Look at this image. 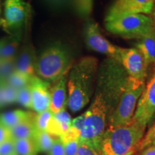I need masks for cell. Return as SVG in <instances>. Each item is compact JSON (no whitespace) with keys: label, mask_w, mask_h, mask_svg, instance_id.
I'll list each match as a JSON object with an SVG mask.
<instances>
[{"label":"cell","mask_w":155,"mask_h":155,"mask_svg":"<svg viewBox=\"0 0 155 155\" xmlns=\"http://www.w3.org/2000/svg\"><path fill=\"white\" fill-rule=\"evenodd\" d=\"M55 138L46 131L37 130L33 139L38 147L39 152H48L53 144Z\"/></svg>","instance_id":"24"},{"label":"cell","mask_w":155,"mask_h":155,"mask_svg":"<svg viewBox=\"0 0 155 155\" xmlns=\"http://www.w3.org/2000/svg\"><path fill=\"white\" fill-rule=\"evenodd\" d=\"M154 7H155V3H154Z\"/></svg>","instance_id":"44"},{"label":"cell","mask_w":155,"mask_h":155,"mask_svg":"<svg viewBox=\"0 0 155 155\" xmlns=\"http://www.w3.org/2000/svg\"><path fill=\"white\" fill-rule=\"evenodd\" d=\"M48 155H65L63 144L60 137H56L55 139L53 144L48 151Z\"/></svg>","instance_id":"33"},{"label":"cell","mask_w":155,"mask_h":155,"mask_svg":"<svg viewBox=\"0 0 155 155\" xmlns=\"http://www.w3.org/2000/svg\"><path fill=\"white\" fill-rule=\"evenodd\" d=\"M30 87L32 95L31 108L38 113L49 109L51 83L34 75L31 78Z\"/></svg>","instance_id":"13"},{"label":"cell","mask_w":155,"mask_h":155,"mask_svg":"<svg viewBox=\"0 0 155 155\" xmlns=\"http://www.w3.org/2000/svg\"><path fill=\"white\" fill-rule=\"evenodd\" d=\"M28 5L23 0H6L4 29L10 34L22 30L28 19Z\"/></svg>","instance_id":"11"},{"label":"cell","mask_w":155,"mask_h":155,"mask_svg":"<svg viewBox=\"0 0 155 155\" xmlns=\"http://www.w3.org/2000/svg\"><path fill=\"white\" fill-rule=\"evenodd\" d=\"M17 102L26 108H31L32 106V95L30 84L17 90Z\"/></svg>","instance_id":"27"},{"label":"cell","mask_w":155,"mask_h":155,"mask_svg":"<svg viewBox=\"0 0 155 155\" xmlns=\"http://www.w3.org/2000/svg\"><path fill=\"white\" fill-rule=\"evenodd\" d=\"M140 155H155V144L147 147L142 150Z\"/></svg>","instance_id":"36"},{"label":"cell","mask_w":155,"mask_h":155,"mask_svg":"<svg viewBox=\"0 0 155 155\" xmlns=\"http://www.w3.org/2000/svg\"><path fill=\"white\" fill-rule=\"evenodd\" d=\"M155 144V142H154V144Z\"/></svg>","instance_id":"43"},{"label":"cell","mask_w":155,"mask_h":155,"mask_svg":"<svg viewBox=\"0 0 155 155\" xmlns=\"http://www.w3.org/2000/svg\"><path fill=\"white\" fill-rule=\"evenodd\" d=\"M71 116L65 109L53 114L48 123L46 131L55 137H61L68 130L71 126Z\"/></svg>","instance_id":"16"},{"label":"cell","mask_w":155,"mask_h":155,"mask_svg":"<svg viewBox=\"0 0 155 155\" xmlns=\"http://www.w3.org/2000/svg\"><path fill=\"white\" fill-rule=\"evenodd\" d=\"M108 118L107 104L99 94L95 92L91 105L85 112L84 125L80 140L88 141L99 152V144L106 131Z\"/></svg>","instance_id":"5"},{"label":"cell","mask_w":155,"mask_h":155,"mask_svg":"<svg viewBox=\"0 0 155 155\" xmlns=\"http://www.w3.org/2000/svg\"><path fill=\"white\" fill-rule=\"evenodd\" d=\"M128 77L121 63L111 58H106L98 67L95 92L99 94L107 104L108 118L117 106Z\"/></svg>","instance_id":"3"},{"label":"cell","mask_w":155,"mask_h":155,"mask_svg":"<svg viewBox=\"0 0 155 155\" xmlns=\"http://www.w3.org/2000/svg\"><path fill=\"white\" fill-rule=\"evenodd\" d=\"M76 155H101V154L88 141L80 140Z\"/></svg>","instance_id":"30"},{"label":"cell","mask_w":155,"mask_h":155,"mask_svg":"<svg viewBox=\"0 0 155 155\" xmlns=\"http://www.w3.org/2000/svg\"><path fill=\"white\" fill-rule=\"evenodd\" d=\"M15 149L18 154L37 155L39 152L38 147L33 138L21 139L15 140Z\"/></svg>","instance_id":"22"},{"label":"cell","mask_w":155,"mask_h":155,"mask_svg":"<svg viewBox=\"0 0 155 155\" xmlns=\"http://www.w3.org/2000/svg\"><path fill=\"white\" fill-rule=\"evenodd\" d=\"M155 0H115L106 15L105 22L128 15H150Z\"/></svg>","instance_id":"10"},{"label":"cell","mask_w":155,"mask_h":155,"mask_svg":"<svg viewBox=\"0 0 155 155\" xmlns=\"http://www.w3.org/2000/svg\"><path fill=\"white\" fill-rule=\"evenodd\" d=\"M120 63L129 76L146 81L149 66L137 48H125L121 54Z\"/></svg>","instance_id":"12"},{"label":"cell","mask_w":155,"mask_h":155,"mask_svg":"<svg viewBox=\"0 0 155 155\" xmlns=\"http://www.w3.org/2000/svg\"><path fill=\"white\" fill-rule=\"evenodd\" d=\"M149 66H152V71H148V73H152L147 83H145L133 117L134 121L145 127L150 124L155 114V61Z\"/></svg>","instance_id":"8"},{"label":"cell","mask_w":155,"mask_h":155,"mask_svg":"<svg viewBox=\"0 0 155 155\" xmlns=\"http://www.w3.org/2000/svg\"><path fill=\"white\" fill-rule=\"evenodd\" d=\"M22 40V30L17 31L10 35L2 39V60H15Z\"/></svg>","instance_id":"17"},{"label":"cell","mask_w":155,"mask_h":155,"mask_svg":"<svg viewBox=\"0 0 155 155\" xmlns=\"http://www.w3.org/2000/svg\"><path fill=\"white\" fill-rule=\"evenodd\" d=\"M81 134V132L71 127L66 132L60 137L63 144L65 155H76Z\"/></svg>","instance_id":"20"},{"label":"cell","mask_w":155,"mask_h":155,"mask_svg":"<svg viewBox=\"0 0 155 155\" xmlns=\"http://www.w3.org/2000/svg\"><path fill=\"white\" fill-rule=\"evenodd\" d=\"M36 114H34L31 117L20 124L9 129L11 138L14 140L21 139L34 138L38 129L35 124Z\"/></svg>","instance_id":"18"},{"label":"cell","mask_w":155,"mask_h":155,"mask_svg":"<svg viewBox=\"0 0 155 155\" xmlns=\"http://www.w3.org/2000/svg\"><path fill=\"white\" fill-rule=\"evenodd\" d=\"M155 142V123L149 129L144 137L141 139L139 144V152H141L147 147L152 145Z\"/></svg>","instance_id":"29"},{"label":"cell","mask_w":155,"mask_h":155,"mask_svg":"<svg viewBox=\"0 0 155 155\" xmlns=\"http://www.w3.org/2000/svg\"><path fill=\"white\" fill-rule=\"evenodd\" d=\"M36 55L35 50L31 45L30 40L26 35L22 47L18 52L15 59V68L18 72L25 73L30 76L35 75Z\"/></svg>","instance_id":"14"},{"label":"cell","mask_w":155,"mask_h":155,"mask_svg":"<svg viewBox=\"0 0 155 155\" xmlns=\"http://www.w3.org/2000/svg\"><path fill=\"white\" fill-rule=\"evenodd\" d=\"M84 121H85V113L83 114L82 115L78 116L77 118H75L71 122V127L75 129V130L79 131V132H82L83 125H84Z\"/></svg>","instance_id":"34"},{"label":"cell","mask_w":155,"mask_h":155,"mask_svg":"<svg viewBox=\"0 0 155 155\" xmlns=\"http://www.w3.org/2000/svg\"><path fill=\"white\" fill-rule=\"evenodd\" d=\"M73 61L68 48L61 42H54L37 57L35 74L42 80L53 83L69 73Z\"/></svg>","instance_id":"4"},{"label":"cell","mask_w":155,"mask_h":155,"mask_svg":"<svg viewBox=\"0 0 155 155\" xmlns=\"http://www.w3.org/2000/svg\"><path fill=\"white\" fill-rule=\"evenodd\" d=\"M0 12H1V6H0Z\"/></svg>","instance_id":"42"},{"label":"cell","mask_w":155,"mask_h":155,"mask_svg":"<svg viewBox=\"0 0 155 155\" xmlns=\"http://www.w3.org/2000/svg\"><path fill=\"white\" fill-rule=\"evenodd\" d=\"M45 3L53 10H64L72 7L71 0H43Z\"/></svg>","instance_id":"31"},{"label":"cell","mask_w":155,"mask_h":155,"mask_svg":"<svg viewBox=\"0 0 155 155\" xmlns=\"http://www.w3.org/2000/svg\"><path fill=\"white\" fill-rule=\"evenodd\" d=\"M151 19H152V25H153V30H154V32L155 33V7H154V9H153L152 14L150 15Z\"/></svg>","instance_id":"38"},{"label":"cell","mask_w":155,"mask_h":155,"mask_svg":"<svg viewBox=\"0 0 155 155\" xmlns=\"http://www.w3.org/2000/svg\"><path fill=\"white\" fill-rule=\"evenodd\" d=\"M146 81L128 77L126 86L117 106L108 119V127L126 125L132 121L137 103Z\"/></svg>","instance_id":"6"},{"label":"cell","mask_w":155,"mask_h":155,"mask_svg":"<svg viewBox=\"0 0 155 155\" xmlns=\"http://www.w3.org/2000/svg\"><path fill=\"white\" fill-rule=\"evenodd\" d=\"M106 30L112 34L125 39L139 40L154 33L150 16L144 14H133L121 16L106 22Z\"/></svg>","instance_id":"7"},{"label":"cell","mask_w":155,"mask_h":155,"mask_svg":"<svg viewBox=\"0 0 155 155\" xmlns=\"http://www.w3.org/2000/svg\"><path fill=\"white\" fill-rule=\"evenodd\" d=\"M137 48L142 54L145 61L149 65L155 61V33L143 37L136 43Z\"/></svg>","instance_id":"19"},{"label":"cell","mask_w":155,"mask_h":155,"mask_svg":"<svg viewBox=\"0 0 155 155\" xmlns=\"http://www.w3.org/2000/svg\"><path fill=\"white\" fill-rule=\"evenodd\" d=\"M15 71V60L0 61V81H5Z\"/></svg>","instance_id":"28"},{"label":"cell","mask_w":155,"mask_h":155,"mask_svg":"<svg viewBox=\"0 0 155 155\" xmlns=\"http://www.w3.org/2000/svg\"><path fill=\"white\" fill-rule=\"evenodd\" d=\"M13 155H19L18 154H17V153H16V154H14Z\"/></svg>","instance_id":"41"},{"label":"cell","mask_w":155,"mask_h":155,"mask_svg":"<svg viewBox=\"0 0 155 155\" xmlns=\"http://www.w3.org/2000/svg\"><path fill=\"white\" fill-rule=\"evenodd\" d=\"M10 138V131H9V128L5 127L2 123H0V143L3 142V141Z\"/></svg>","instance_id":"35"},{"label":"cell","mask_w":155,"mask_h":155,"mask_svg":"<svg viewBox=\"0 0 155 155\" xmlns=\"http://www.w3.org/2000/svg\"><path fill=\"white\" fill-rule=\"evenodd\" d=\"M32 112H26L21 110L9 111L0 115V123L9 129L25 121L33 115Z\"/></svg>","instance_id":"21"},{"label":"cell","mask_w":155,"mask_h":155,"mask_svg":"<svg viewBox=\"0 0 155 155\" xmlns=\"http://www.w3.org/2000/svg\"><path fill=\"white\" fill-rule=\"evenodd\" d=\"M1 46H2V40H0V61L2 60V58H1Z\"/></svg>","instance_id":"39"},{"label":"cell","mask_w":155,"mask_h":155,"mask_svg":"<svg viewBox=\"0 0 155 155\" xmlns=\"http://www.w3.org/2000/svg\"><path fill=\"white\" fill-rule=\"evenodd\" d=\"M5 81H0V108L6 106L4 101V87H5Z\"/></svg>","instance_id":"37"},{"label":"cell","mask_w":155,"mask_h":155,"mask_svg":"<svg viewBox=\"0 0 155 155\" xmlns=\"http://www.w3.org/2000/svg\"><path fill=\"white\" fill-rule=\"evenodd\" d=\"M32 77V76H30V75L25 74V73L15 71L7 78L5 82L12 88H15V90L17 91L19 89L28 86L30 84Z\"/></svg>","instance_id":"25"},{"label":"cell","mask_w":155,"mask_h":155,"mask_svg":"<svg viewBox=\"0 0 155 155\" xmlns=\"http://www.w3.org/2000/svg\"><path fill=\"white\" fill-rule=\"evenodd\" d=\"M146 127L134 121L126 125L108 127L99 144L101 155H134Z\"/></svg>","instance_id":"2"},{"label":"cell","mask_w":155,"mask_h":155,"mask_svg":"<svg viewBox=\"0 0 155 155\" xmlns=\"http://www.w3.org/2000/svg\"><path fill=\"white\" fill-rule=\"evenodd\" d=\"M67 75L61 77L50 88V104L49 109L53 114L65 109L68 104Z\"/></svg>","instance_id":"15"},{"label":"cell","mask_w":155,"mask_h":155,"mask_svg":"<svg viewBox=\"0 0 155 155\" xmlns=\"http://www.w3.org/2000/svg\"><path fill=\"white\" fill-rule=\"evenodd\" d=\"M72 8L81 18L88 19L92 14L94 0H71Z\"/></svg>","instance_id":"23"},{"label":"cell","mask_w":155,"mask_h":155,"mask_svg":"<svg viewBox=\"0 0 155 155\" xmlns=\"http://www.w3.org/2000/svg\"><path fill=\"white\" fill-rule=\"evenodd\" d=\"M53 114V113L50 109L36 114L35 119V124L36 129L40 131H46L48 123L51 119Z\"/></svg>","instance_id":"26"},{"label":"cell","mask_w":155,"mask_h":155,"mask_svg":"<svg viewBox=\"0 0 155 155\" xmlns=\"http://www.w3.org/2000/svg\"><path fill=\"white\" fill-rule=\"evenodd\" d=\"M85 41L87 46L94 51L107 55V58L120 62L125 48L112 44L103 36L98 25L93 20H88L85 27Z\"/></svg>","instance_id":"9"},{"label":"cell","mask_w":155,"mask_h":155,"mask_svg":"<svg viewBox=\"0 0 155 155\" xmlns=\"http://www.w3.org/2000/svg\"><path fill=\"white\" fill-rule=\"evenodd\" d=\"M4 22V19H0V26H2Z\"/></svg>","instance_id":"40"},{"label":"cell","mask_w":155,"mask_h":155,"mask_svg":"<svg viewBox=\"0 0 155 155\" xmlns=\"http://www.w3.org/2000/svg\"><path fill=\"white\" fill-rule=\"evenodd\" d=\"M98 62L87 56L73 64L67 81L68 106L73 112L81 111L89 104L95 92Z\"/></svg>","instance_id":"1"},{"label":"cell","mask_w":155,"mask_h":155,"mask_svg":"<svg viewBox=\"0 0 155 155\" xmlns=\"http://www.w3.org/2000/svg\"><path fill=\"white\" fill-rule=\"evenodd\" d=\"M16 153L15 140L13 139L10 138L0 143V155H13Z\"/></svg>","instance_id":"32"}]
</instances>
